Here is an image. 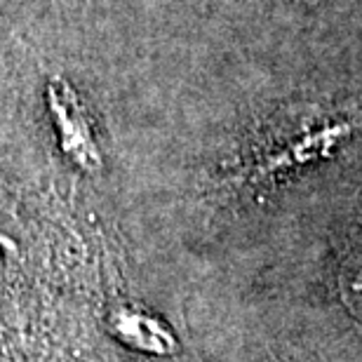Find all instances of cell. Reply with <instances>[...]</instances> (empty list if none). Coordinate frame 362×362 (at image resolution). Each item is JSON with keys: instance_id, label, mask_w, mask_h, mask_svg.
I'll list each match as a JSON object with an SVG mask.
<instances>
[{"instance_id": "1", "label": "cell", "mask_w": 362, "mask_h": 362, "mask_svg": "<svg viewBox=\"0 0 362 362\" xmlns=\"http://www.w3.org/2000/svg\"><path fill=\"white\" fill-rule=\"evenodd\" d=\"M45 97L57 127V141H59L62 153L85 172H99L101 153L97 139H94L88 111H85L83 101L78 99L76 90L62 78H52L47 83Z\"/></svg>"}, {"instance_id": "2", "label": "cell", "mask_w": 362, "mask_h": 362, "mask_svg": "<svg viewBox=\"0 0 362 362\" xmlns=\"http://www.w3.org/2000/svg\"><path fill=\"white\" fill-rule=\"evenodd\" d=\"M108 332L125 346L141 353L165 356L175 349V339L153 317L132 308H118L108 315Z\"/></svg>"}]
</instances>
